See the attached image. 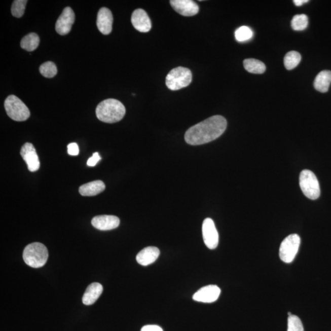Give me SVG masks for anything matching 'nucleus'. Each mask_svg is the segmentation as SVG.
Listing matches in <instances>:
<instances>
[{
  "label": "nucleus",
  "mask_w": 331,
  "mask_h": 331,
  "mask_svg": "<svg viewBox=\"0 0 331 331\" xmlns=\"http://www.w3.org/2000/svg\"><path fill=\"white\" fill-rule=\"evenodd\" d=\"M227 120L222 116H213L193 125L185 134V140L192 145L204 144L218 138L226 130Z\"/></svg>",
  "instance_id": "obj_1"
},
{
  "label": "nucleus",
  "mask_w": 331,
  "mask_h": 331,
  "mask_svg": "<svg viewBox=\"0 0 331 331\" xmlns=\"http://www.w3.org/2000/svg\"><path fill=\"white\" fill-rule=\"evenodd\" d=\"M170 4L177 13L183 16H195L200 10L199 6L192 0H171Z\"/></svg>",
  "instance_id": "obj_12"
},
{
  "label": "nucleus",
  "mask_w": 331,
  "mask_h": 331,
  "mask_svg": "<svg viewBox=\"0 0 331 331\" xmlns=\"http://www.w3.org/2000/svg\"><path fill=\"white\" fill-rule=\"evenodd\" d=\"M101 160V157L99 156L98 152L93 154V156L90 157L87 161V165L89 166H95L96 164Z\"/></svg>",
  "instance_id": "obj_29"
},
{
  "label": "nucleus",
  "mask_w": 331,
  "mask_h": 331,
  "mask_svg": "<svg viewBox=\"0 0 331 331\" xmlns=\"http://www.w3.org/2000/svg\"><path fill=\"white\" fill-rule=\"evenodd\" d=\"M105 186L101 180H95L83 185L79 192L83 196H94L104 191Z\"/></svg>",
  "instance_id": "obj_18"
},
{
  "label": "nucleus",
  "mask_w": 331,
  "mask_h": 331,
  "mask_svg": "<svg viewBox=\"0 0 331 331\" xmlns=\"http://www.w3.org/2000/svg\"><path fill=\"white\" fill-rule=\"evenodd\" d=\"M40 40L38 35L34 33H29L22 38L20 46L26 51L32 52L38 48Z\"/></svg>",
  "instance_id": "obj_20"
},
{
  "label": "nucleus",
  "mask_w": 331,
  "mask_h": 331,
  "mask_svg": "<svg viewBox=\"0 0 331 331\" xmlns=\"http://www.w3.org/2000/svg\"><path fill=\"white\" fill-rule=\"evenodd\" d=\"M27 1L26 0H15L11 7L12 15L17 18L22 17L24 14Z\"/></svg>",
  "instance_id": "obj_26"
},
{
  "label": "nucleus",
  "mask_w": 331,
  "mask_h": 331,
  "mask_svg": "<svg viewBox=\"0 0 331 331\" xmlns=\"http://www.w3.org/2000/svg\"><path fill=\"white\" fill-rule=\"evenodd\" d=\"M202 231H203L204 244L207 247L211 250L217 247L219 241L218 233L216 229L214 222L212 219L207 218L204 219Z\"/></svg>",
  "instance_id": "obj_8"
},
{
  "label": "nucleus",
  "mask_w": 331,
  "mask_h": 331,
  "mask_svg": "<svg viewBox=\"0 0 331 331\" xmlns=\"http://www.w3.org/2000/svg\"><path fill=\"white\" fill-rule=\"evenodd\" d=\"M253 31L248 26H242L237 29L235 31V37L237 42H244L250 40L253 36Z\"/></svg>",
  "instance_id": "obj_25"
},
{
  "label": "nucleus",
  "mask_w": 331,
  "mask_h": 331,
  "mask_svg": "<svg viewBox=\"0 0 331 331\" xmlns=\"http://www.w3.org/2000/svg\"><path fill=\"white\" fill-rule=\"evenodd\" d=\"M308 2V0H295V1H293L295 5L297 6V7H301L302 5Z\"/></svg>",
  "instance_id": "obj_31"
},
{
  "label": "nucleus",
  "mask_w": 331,
  "mask_h": 331,
  "mask_svg": "<svg viewBox=\"0 0 331 331\" xmlns=\"http://www.w3.org/2000/svg\"><path fill=\"white\" fill-rule=\"evenodd\" d=\"M192 81V73L188 68L178 66L172 69L166 78L168 89L176 91L189 86Z\"/></svg>",
  "instance_id": "obj_4"
},
{
  "label": "nucleus",
  "mask_w": 331,
  "mask_h": 331,
  "mask_svg": "<svg viewBox=\"0 0 331 331\" xmlns=\"http://www.w3.org/2000/svg\"><path fill=\"white\" fill-rule=\"evenodd\" d=\"M308 24L309 19L306 14L296 15L291 20V27L295 31L304 30Z\"/></svg>",
  "instance_id": "obj_23"
},
{
  "label": "nucleus",
  "mask_w": 331,
  "mask_h": 331,
  "mask_svg": "<svg viewBox=\"0 0 331 331\" xmlns=\"http://www.w3.org/2000/svg\"><path fill=\"white\" fill-rule=\"evenodd\" d=\"M221 290L216 285L204 286L193 295V300L204 303H212L218 300Z\"/></svg>",
  "instance_id": "obj_11"
},
{
  "label": "nucleus",
  "mask_w": 331,
  "mask_h": 331,
  "mask_svg": "<svg viewBox=\"0 0 331 331\" xmlns=\"http://www.w3.org/2000/svg\"><path fill=\"white\" fill-rule=\"evenodd\" d=\"M103 291V287L99 283H93L87 287L83 297L85 305L90 306L94 304L100 297Z\"/></svg>",
  "instance_id": "obj_17"
},
{
  "label": "nucleus",
  "mask_w": 331,
  "mask_h": 331,
  "mask_svg": "<svg viewBox=\"0 0 331 331\" xmlns=\"http://www.w3.org/2000/svg\"><path fill=\"white\" fill-rule=\"evenodd\" d=\"M140 331H163L162 328L157 325H147L143 326Z\"/></svg>",
  "instance_id": "obj_30"
},
{
  "label": "nucleus",
  "mask_w": 331,
  "mask_h": 331,
  "mask_svg": "<svg viewBox=\"0 0 331 331\" xmlns=\"http://www.w3.org/2000/svg\"><path fill=\"white\" fill-rule=\"evenodd\" d=\"M300 185L302 192L307 198L315 200L320 197V188L318 178L310 170H303L301 172Z\"/></svg>",
  "instance_id": "obj_6"
},
{
  "label": "nucleus",
  "mask_w": 331,
  "mask_h": 331,
  "mask_svg": "<svg viewBox=\"0 0 331 331\" xmlns=\"http://www.w3.org/2000/svg\"><path fill=\"white\" fill-rule=\"evenodd\" d=\"M131 23L136 30L142 33H148L152 28L151 20L147 13L142 9H137L133 12Z\"/></svg>",
  "instance_id": "obj_13"
},
{
  "label": "nucleus",
  "mask_w": 331,
  "mask_h": 331,
  "mask_svg": "<svg viewBox=\"0 0 331 331\" xmlns=\"http://www.w3.org/2000/svg\"><path fill=\"white\" fill-rule=\"evenodd\" d=\"M126 113L124 105L115 99H107L102 101L96 107V115L99 121L114 124L121 121Z\"/></svg>",
  "instance_id": "obj_2"
},
{
  "label": "nucleus",
  "mask_w": 331,
  "mask_h": 331,
  "mask_svg": "<svg viewBox=\"0 0 331 331\" xmlns=\"http://www.w3.org/2000/svg\"><path fill=\"white\" fill-rule=\"evenodd\" d=\"M92 225L99 230H111L116 229L119 226L120 219L114 215H98L92 219Z\"/></svg>",
  "instance_id": "obj_15"
},
{
  "label": "nucleus",
  "mask_w": 331,
  "mask_h": 331,
  "mask_svg": "<svg viewBox=\"0 0 331 331\" xmlns=\"http://www.w3.org/2000/svg\"><path fill=\"white\" fill-rule=\"evenodd\" d=\"M288 316H289L292 315H291V313H290V312H289V313H288Z\"/></svg>",
  "instance_id": "obj_32"
},
{
  "label": "nucleus",
  "mask_w": 331,
  "mask_h": 331,
  "mask_svg": "<svg viewBox=\"0 0 331 331\" xmlns=\"http://www.w3.org/2000/svg\"><path fill=\"white\" fill-rule=\"evenodd\" d=\"M287 331H304L303 323L298 316L292 315L289 316Z\"/></svg>",
  "instance_id": "obj_27"
},
{
  "label": "nucleus",
  "mask_w": 331,
  "mask_h": 331,
  "mask_svg": "<svg viewBox=\"0 0 331 331\" xmlns=\"http://www.w3.org/2000/svg\"><path fill=\"white\" fill-rule=\"evenodd\" d=\"M20 155L26 163L30 172H36L40 169V162L36 149L31 143L26 142L22 145Z\"/></svg>",
  "instance_id": "obj_10"
},
{
  "label": "nucleus",
  "mask_w": 331,
  "mask_h": 331,
  "mask_svg": "<svg viewBox=\"0 0 331 331\" xmlns=\"http://www.w3.org/2000/svg\"><path fill=\"white\" fill-rule=\"evenodd\" d=\"M301 60V55L300 53L297 51H290L287 53L284 58V64L286 69L291 70L300 64Z\"/></svg>",
  "instance_id": "obj_22"
},
{
  "label": "nucleus",
  "mask_w": 331,
  "mask_h": 331,
  "mask_svg": "<svg viewBox=\"0 0 331 331\" xmlns=\"http://www.w3.org/2000/svg\"><path fill=\"white\" fill-rule=\"evenodd\" d=\"M300 243V237L297 234L286 237L280 245L279 255L281 260L286 263H291L297 256Z\"/></svg>",
  "instance_id": "obj_7"
},
{
  "label": "nucleus",
  "mask_w": 331,
  "mask_h": 331,
  "mask_svg": "<svg viewBox=\"0 0 331 331\" xmlns=\"http://www.w3.org/2000/svg\"><path fill=\"white\" fill-rule=\"evenodd\" d=\"M75 20V14L72 9L70 7L64 8L55 24V30L62 36L68 34Z\"/></svg>",
  "instance_id": "obj_9"
},
{
  "label": "nucleus",
  "mask_w": 331,
  "mask_h": 331,
  "mask_svg": "<svg viewBox=\"0 0 331 331\" xmlns=\"http://www.w3.org/2000/svg\"><path fill=\"white\" fill-rule=\"evenodd\" d=\"M113 16L111 11L107 8H101L99 10L96 24L101 33L107 35L113 30Z\"/></svg>",
  "instance_id": "obj_14"
},
{
  "label": "nucleus",
  "mask_w": 331,
  "mask_h": 331,
  "mask_svg": "<svg viewBox=\"0 0 331 331\" xmlns=\"http://www.w3.org/2000/svg\"><path fill=\"white\" fill-rule=\"evenodd\" d=\"M40 72L44 77L47 78H54L57 74L56 65L52 61H47L40 67Z\"/></svg>",
  "instance_id": "obj_24"
},
{
  "label": "nucleus",
  "mask_w": 331,
  "mask_h": 331,
  "mask_svg": "<svg viewBox=\"0 0 331 331\" xmlns=\"http://www.w3.org/2000/svg\"><path fill=\"white\" fill-rule=\"evenodd\" d=\"M244 66L247 71L253 74H263L266 71V66L262 61L254 58H248L244 61Z\"/></svg>",
  "instance_id": "obj_21"
},
{
  "label": "nucleus",
  "mask_w": 331,
  "mask_h": 331,
  "mask_svg": "<svg viewBox=\"0 0 331 331\" xmlns=\"http://www.w3.org/2000/svg\"><path fill=\"white\" fill-rule=\"evenodd\" d=\"M68 153L72 156H77L79 153V149L77 143H71L68 145Z\"/></svg>",
  "instance_id": "obj_28"
},
{
  "label": "nucleus",
  "mask_w": 331,
  "mask_h": 331,
  "mask_svg": "<svg viewBox=\"0 0 331 331\" xmlns=\"http://www.w3.org/2000/svg\"><path fill=\"white\" fill-rule=\"evenodd\" d=\"M49 256L48 250L42 243L34 242L29 244L23 252L25 263L33 268H40L45 265Z\"/></svg>",
  "instance_id": "obj_3"
},
{
  "label": "nucleus",
  "mask_w": 331,
  "mask_h": 331,
  "mask_svg": "<svg viewBox=\"0 0 331 331\" xmlns=\"http://www.w3.org/2000/svg\"><path fill=\"white\" fill-rule=\"evenodd\" d=\"M160 254V250L157 247H148L144 248L137 254V262L143 266L151 265L157 260Z\"/></svg>",
  "instance_id": "obj_16"
},
{
  "label": "nucleus",
  "mask_w": 331,
  "mask_h": 331,
  "mask_svg": "<svg viewBox=\"0 0 331 331\" xmlns=\"http://www.w3.org/2000/svg\"><path fill=\"white\" fill-rule=\"evenodd\" d=\"M8 116L14 121L23 122L30 116V112L22 101L14 95L9 96L5 101Z\"/></svg>",
  "instance_id": "obj_5"
},
{
  "label": "nucleus",
  "mask_w": 331,
  "mask_h": 331,
  "mask_svg": "<svg viewBox=\"0 0 331 331\" xmlns=\"http://www.w3.org/2000/svg\"><path fill=\"white\" fill-rule=\"evenodd\" d=\"M331 84V71L328 70L322 71L316 76L314 81L315 89L321 93H326L329 90Z\"/></svg>",
  "instance_id": "obj_19"
}]
</instances>
